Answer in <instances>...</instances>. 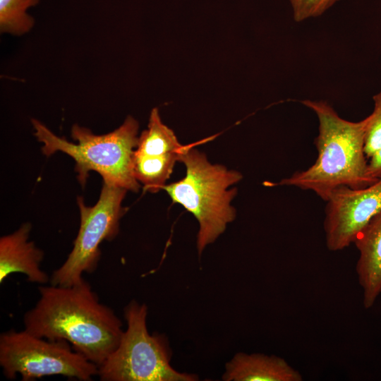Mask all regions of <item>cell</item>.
Wrapping results in <instances>:
<instances>
[{
    "mask_svg": "<svg viewBox=\"0 0 381 381\" xmlns=\"http://www.w3.org/2000/svg\"><path fill=\"white\" fill-rule=\"evenodd\" d=\"M36 304L23 316L25 330L49 340H66L98 367L117 348L124 331L122 322L84 279L72 286H39Z\"/></svg>",
    "mask_w": 381,
    "mask_h": 381,
    "instance_id": "cell-1",
    "label": "cell"
},
{
    "mask_svg": "<svg viewBox=\"0 0 381 381\" xmlns=\"http://www.w3.org/2000/svg\"><path fill=\"white\" fill-rule=\"evenodd\" d=\"M318 119V135L315 139L318 157L308 169L298 171L278 183L310 190L326 201L331 193L341 187L365 188L378 179L368 174V158L364 151L368 117L359 121L342 119L323 100L304 99Z\"/></svg>",
    "mask_w": 381,
    "mask_h": 381,
    "instance_id": "cell-2",
    "label": "cell"
},
{
    "mask_svg": "<svg viewBox=\"0 0 381 381\" xmlns=\"http://www.w3.org/2000/svg\"><path fill=\"white\" fill-rule=\"evenodd\" d=\"M34 135L43 144L42 152L50 156L60 151L75 162V171L82 186L86 183L88 173L95 171L104 181L137 192L140 186L133 174V155L138 140L139 123L128 116L112 132L96 135L89 128L74 124L71 130L73 140L68 141L54 134L40 121L31 120Z\"/></svg>",
    "mask_w": 381,
    "mask_h": 381,
    "instance_id": "cell-3",
    "label": "cell"
},
{
    "mask_svg": "<svg viewBox=\"0 0 381 381\" xmlns=\"http://www.w3.org/2000/svg\"><path fill=\"white\" fill-rule=\"evenodd\" d=\"M211 139L192 143L179 161L186 167L185 177L162 187L174 202L182 205L198 220L196 244L199 255L235 219L236 210L231 202L237 189L229 188L243 178L237 171L210 163L203 152L194 148L195 145Z\"/></svg>",
    "mask_w": 381,
    "mask_h": 381,
    "instance_id": "cell-4",
    "label": "cell"
},
{
    "mask_svg": "<svg viewBox=\"0 0 381 381\" xmlns=\"http://www.w3.org/2000/svg\"><path fill=\"white\" fill-rule=\"evenodd\" d=\"M127 328L117 348L98 367L102 381H195V374L176 370L172 351L164 334H150L147 307L132 300L123 310Z\"/></svg>",
    "mask_w": 381,
    "mask_h": 381,
    "instance_id": "cell-5",
    "label": "cell"
},
{
    "mask_svg": "<svg viewBox=\"0 0 381 381\" xmlns=\"http://www.w3.org/2000/svg\"><path fill=\"white\" fill-rule=\"evenodd\" d=\"M0 365L7 379L20 374L23 381L48 375L90 381L98 373V366L67 341L47 339L25 329H10L0 334Z\"/></svg>",
    "mask_w": 381,
    "mask_h": 381,
    "instance_id": "cell-6",
    "label": "cell"
},
{
    "mask_svg": "<svg viewBox=\"0 0 381 381\" xmlns=\"http://www.w3.org/2000/svg\"><path fill=\"white\" fill-rule=\"evenodd\" d=\"M126 192L122 187L103 181L95 205L86 206L82 197L77 198L80 215L78 233L66 261L53 271L51 284L72 286L83 279V273L96 270L100 243L111 240L119 232V221L126 211L121 205Z\"/></svg>",
    "mask_w": 381,
    "mask_h": 381,
    "instance_id": "cell-7",
    "label": "cell"
},
{
    "mask_svg": "<svg viewBox=\"0 0 381 381\" xmlns=\"http://www.w3.org/2000/svg\"><path fill=\"white\" fill-rule=\"evenodd\" d=\"M324 231L327 248L341 250L353 243L368 223L381 211V177L365 188L341 186L325 201Z\"/></svg>",
    "mask_w": 381,
    "mask_h": 381,
    "instance_id": "cell-8",
    "label": "cell"
},
{
    "mask_svg": "<svg viewBox=\"0 0 381 381\" xmlns=\"http://www.w3.org/2000/svg\"><path fill=\"white\" fill-rule=\"evenodd\" d=\"M32 226L25 223L0 238V283L12 273H22L32 283L45 284L50 277L40 269L43 251L29 241Z\"/></svg>",
    "mask_w": 381,
    "mask_h": 381,
    "instance_id": "cell-9",
    "label": "cell"
},
{
    "mask_svg": "<svg viewBox=\"0 0 381 381\" xmlns=\"http://www.w3.org/2000/svg\"><path fill=\"white\" fill-rule=\"evenodd\" d=\"M358 251L356 271L365 308L381 294V211L363 228L353 243Z\"/></svg>",
    "mask_w": 381,
    "mask_h": 381,
    "instance_id": "cell-10",
    "label": "cell"
},
{
    "mask_svg": "<svg viewBox=\"0 0 381 381\" xmlns=\"http://www.w3.org/2000/svg\"><path fill=\"white\" fill-rule=\"evenodd\" d=\"M224 381H301V374L284 358L239 352L225 365Z\"/></svg>",
    "mask_w": 381,
    "mask_h": 381,
    "instance_id": "cell-11",
    "label": "cell"
},
{
    "mask_svg": "<svg viewBox=\"0 0 381 381\" xmlns=\"http://www.w3.org/2000/svg\"><path fill=\"white\" fill-rule=\"evenodd\" d=\"M179 143L174 132L162 121L157 108L152 109L147 128L140 136L133 155L152 158L178 157L190 146Z\"/></svg>",
    "mask_w": 381,
    "mask_h": 381,
    "instance_id": "cell-12",
    "label": "cell"
},
{
    "mask_svg": "<svg viewBox=\"0 0 381 381\" xmlns=\"http://www.w3.org/2000/svg\"><path fill=\"white\" fill-rule=\"evenodd\" d=\"M40 0H0V31L16 36L30 32L35 19L28 9L36 6Z\"/></svg>",
    "mask_w": 381,
    "mask_h": 381,
    "instance_id": "cell-13",
    "label": "cell"
},
{
    "mask_svg": "<svg viewBox=\"0 0 381 381\" xmlns=\"http://www.w3.org/2000/svg\"><path fill=\"white\" fill-rule=\"evenodd\" d=\"M374 109L368 117L364 151L368 159L381 147V90L373 96Z\"/></svg>",
    "mask_w": 381,
    "mask_h": 381,
    "instance_id": "cell-14",
    "label": "cell"
},
{
    "mask_svg": "<svg viewBox=\"0 0 381 381\" xmlns=\"http://www.w3.org/2000/svg\"><path fill=\"white\" fill-rule=\"evenodd\" d=\"M341 0H289L294 21L300 23L324 14Z\"/></svg>",
    "mask_w": 381,
    "mask_h": 381,
    "instance_id": "cell-15",
    "label": "cell"
},
{
    "mask_svg": "<svg viewBox=\"0 0 381 381\" xmlns=\"http://www.w3.org/2000/svg\"><path fill=\"white\" fill-rule=\"evenodd\" d=\"M368 162V174L372 178L381 177V147L376 151Z\"/></svg>",
    "mask_w": 381,
    "mask_h": 381,
    "instance_id": "cell-16",
    "label": "cell"
}]
</instances>
